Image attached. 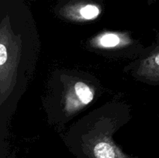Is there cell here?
Masks as SVG:
<instances>
[{"instance_id":"obj_1","label":"cell","mask_w":159,"mask_h":158,"mask_svg":"<svg viewBox=\"0 0 159 158\" xmlns=\"http://www.w3.org/2000/svg\"><path fill=\"white\" fill-rule=\"evenodd\" d=\"M75 92L80 102L84 105H87L93 101L94 94L91 88L83 82H77L74 87Z\"/></svg>"},{"instance_id":"obj_2","label":"cell","mask_w":159,"mask_h":158,"mask_svg":"<svg viewBox=\"0 0 159 158\" xmlns=\"http://www.w3.org/2000/svg\"><path fill=\"white\" fill-rule=\"evenodd\" d=\"M100 13L99 8L94 5H85L80 9V15L85 20H93Z\"/></svg>"},{"instance_id":"obj_3","label":"cell","mask_w":159,"mask_h":158,"mask_svg":"<svg viewBox=\"0 0 159 158\" xmlns=\"http://www.w3.org/2000/svg\"><path fill=\"white\" fill-rule=\"evenodd\" d=\"M120 38L115 34H106L99 40L101 46L105 47H113L119 44Z\"/></svg>"},{"instance_id":"obj_4","label":"cell","mask_w":159,"mask_h":158,"mask_svg":"<svg viewBox=\"0 0 159 158\" xmlns=\"http://www.w3.org/2000/svg\"><path fill=\"white\" fill-rule=\"evenodd\" d=\"M150 1H154V0H150Z\"/></svg>"}]
</instances>
